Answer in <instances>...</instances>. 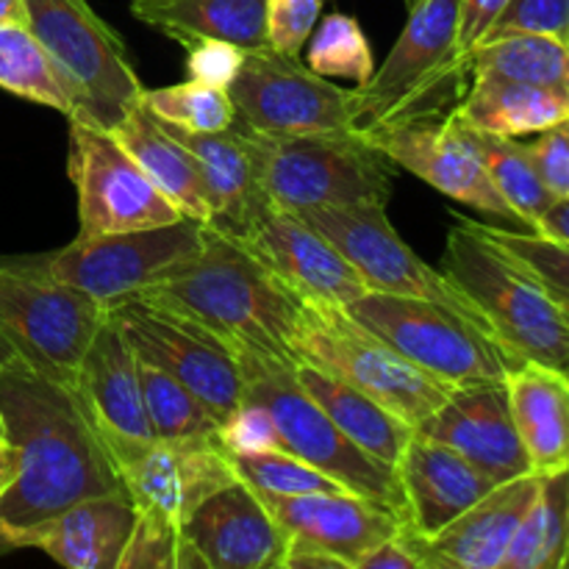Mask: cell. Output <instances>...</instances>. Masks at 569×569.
<instances>
[{
	"mask_svg": "<svg viewBox=\"0 0 569 569\" xmlns=\"http://www.w3.org/2000/svg\"><path fill=\"white\" fill-rule=\"evenodd\" d=\"M128 300L170 311L231 350H259L298 365L292 339L300 298L242 244L209 226L192 259Z\"/></svg>",
	"mask_w": 569,
	"mask_h": 569,
	"instance_id": "obj_2",
	"label": "cell"
},
{
	"mask_svg": "<svg viewBox=\"0 0 569 569\" xmlns=\"http://www.w3.org/2000/svg\"><path fill=\"white\" fill-rule=\"evenodd\" d=\"M164 126L198 159L211 206L209 228L228 239L242 237L267 203L248 137L237 126L226 131H183L170 122Z\"/></svg>",
	"mask_w": 569,
	"mask_h": 569,
	"instance_id": "obj_25",
	"label": "cell"
},
{
	"mask_svg": "<svg viewBox=\"0 0 569 569\" xmlns=\"http://www.w3.org/2000/svg\"><path fill=\"white\" fill-rule=\"evenodd\" d=\"M306 67L317 76L350 78L356 87H365L376 72V56L356 17L328 14L311 31Z\"/></svg>",
	"mask_w": 569,
	"mask_h": 569,
	"instance_id": "obj_38",
	"label": "cell"
},
{
	"mask_svg": "<svg viewBox=\"0 0 569 569\" xmlns=\"http://www.w3.org/2000/svg\"><path fill=\"white\" fill-rule=\"evenodd\" d=\"M203 239V222L183 217L142 231L76 237L67 248L42 256V264L53 278L114 309L192 259Z\"/></svg>",
	"mask_w": 569,
	"mask_h": 569,
	"instance_id": "obj_14",
	"label": "cell"
},
{
	"mask_svg": "<svg viewBox=\"0 0 569 569\" xmlns=\"http://www.w3.org/2000/svg\"><path fill=\"white\" fill-rule=\"evenodd\" d=\"M17 476V448L11 442H0V495L9 489Z\"/></svg>",
	"mask_w": 569,
	"mask_h": 569,
	"instance_id": "obj_51",
	"label": "cell"
},
{
	"mask_svg": "<svg viewBox=\"0 0 569 569\" xmlns=\"http://www.w3.org/2000/svg\"><path fill=\"white\" fill-rule=\"evenodd\" d=\"M217 439L226 453H261V450H283L281 433L270 411L256 400L244 398L226 420L217 426Z\"/></svg>",
	"mask_w": 569,
	"mask_h": 569,
	"instance_id": "obj_41",
	"label": "cell"
},
{
	"mask_svg": "<svg viewBox=\"0 0 569 569\" xmlns=\"http://www.w3.org/2000/svg\"><path fill=\"white\" fill-rule=\"evenodd\" d=\"M470 131L472 142H476L483 167H487L500 198L515 211L517 222L526 231H533L542 211L553 203V192L545 187L542 176L537 172V164H533L531 153H528V144L517 142L511 137H495V133L476 131V128H470Z\"/></svg>",
	"mask_w": 569,
	"mask_h": 569,
	"instance_id": "obj_36",
	"label": "cell"
},
{
	"mask_svg": "<svg viewBox=\"0 0 569 569\" xmlns=\"http://www.w3.org/2000/svg\"><path fill=\"white\" fill-rule=\"evenodd\" d=\"M187 50V76L192 81L228 89L244 61V48L226 39H194L183 44Z\"/></svg>",
	"mask_w": 569,
	"mask_h": 569,
	"instance_id": "obj_45",
	"label": "cell"
},
{
	"mask_svg": "<svg viewBox=\"0 0 569 569\" xmlns=\"http://www.w3.org/2000/svg\"><path fill=\"white\" fill-rule=\"evenodd\" d=\"M0 89L56 109L67 120L92 122L83 89L61 70L28 26H0Z\"/></svg>",
	"mask_w": 569,
	"mask_h": 569,
	"instance_id": "obj_32",
	"label": "cell"
},
{
	"mask_svg": "<svg viewBox=\"0 0 569 569\" xmlns=\"http://www.w3.org/2000/svg\"><path fill=\"white\" fill-rule=\"evenodd\" d=\"M281 569H350L345 559L303 537H289Z\"/></svg>",
	"mask_w": 569,
	"mask_h": 569,
	"instance_id": "obj_49",
	"label": "cell"
},
{
	"mask_svg": "<svg viewBox=\"0 0 569 569\" xmlns=\"http://www.w3.org/2000/svg\"><path fill=\"white\" fill-rule=\"evenodd\" d=\"M109 131L137 159V164L153 178L156 187L181 209L183 217L209 226L211 206L206 198L198 159L172 137L164 122L156 120L142 103H137Z\"/></svg>",
	"mask_w": 569,
	"mask_h": 569,
	"instance_id": "obj_28",
	"label": "cell"
},
{
	"mask_svg": "<svg viewBox=\"0 0 569 569\" xmlns=\"http://www.w3.org/2000/svg\"><path fill=\"white\" fill-rule=\"evenodd\" d=\"M239 131L253 148L261 192L281 209L298 214L320 206L387 209L392 200L398 167L359 131Z\"/></svg>",
	"mask_w": 569,
	"mask_h": 569,
	"instance_id": "obj_4",
	"label": "cell"
},
{
	"mask_svg": "<svg viewBox=\"0 0 569 569\" xmlns=\"http://www.w3.org/2000/svg\"><path fill=\"white\" fill-rule=\"evenodd\" d=\"M359 133L376 144L398 170L422 178L445 198L520 226L515 211L495 189L481 153L472 142V131L456 117V111L406 117Z\"/></svg>",
	"mask_w": 569,
	"mask_h": 569,
	"instance_id": "obj_15",
	"label": "cell"
},
{
	"mask_svg": "<svg viewBox=\"0 0 569 569\" xmlns=\"http://www.w3.org/2000/svg\"><path fill=\"white\" fill-rule=\"evenodd\" d=\"M531 233L569 244V198H553V203L542 211Z\"/></svg>",
	"mask_w": 569,
	"mask_h": 569,
	"instance_id": "obj_50",
	"label": "cell"
},
{
	"mask_svg": "<svg viewBox=\"0 0 569 569\" xmlns=\"http://www.w3.org/2000/svg\"><path fill=\"white\" fill-rule=\"evenodd\" d=\"M481 237H487L495 248L526 267L545 289L556 298V303L569 315V244L553 242L531 231H509V228L483 226V222L465 217Z\"/></svg>",
	"mask_w": 569,
	"mask_h": 569,
	"instance_id": "obj_39",
	"label": "cell"
},
{
	"mask_svg": "<svg viewBox=\"0 0 569 569\" xmlns=\"http://www.w3.org/2000/svg\"><path fill=\"white\" fill-rule=\"evenodd\" d=\"M472 78H498L569 94V42L550 33H503L478 42L467 53Z\"/></svg>",
	"mask_w": 569,
	"mask_h": 569,
	"instance_id": "obj_33",
	"label": "cell"
},
{
	"mask_svg": "<svg viewBox=\"0 0 569 569\" xmlns=\"http://www.w3.org/2000/svg\"><path fill=\"white\" fill-rule=\"evenodd\" d=\"M131 14L181 48L194 39L267 44V0H131Z\"/></svg>",
	"mask_w": 569,
	"mask_h": 569,
	"instance_id": "obj_29",
	"label": "cell"
},
{
	"mask_svg": "<svg viewBox=\"0 0 569 569\" xmlns=\"http://www.w3.org/2000/svg\"><path fill=\"white\" fill-rule=\"evenodd\" d=\"M442 272L478 306L500 348L522 365H569V315L511 256L456 217L442 250Z\"/></svg>",
	"mask_w": 569,
	"mask_h": 569,
	"instance_id": "obj_3",
	"label": "cell"
},
{
	"mask_svg": "<svg viewBox=\"0 0 569 569\" xmlns=\"http://www.w3.org/2000/svg\"><path fill=\"white\" fill-rule=\"evenodd\" d=\"M259 498L289 537H303L331 550L350 569H356L367 550L406 528L389 509L345 489L306 495L259 492Z\"/></svg>",
	"mask_w": 569,
	"mask_h": 569,
	"instance_id": "obj_24",
	"label": "cell"
},
{
	"mask_svg": "<svg viewBox=\"0 0 569 569\" xmlns=\"http://www.w3.org/2000/svg\"><path fill=\"white\" fill-rule=\"evenodd\" d=\"M233 242L242 244L298 298L348 306L367 292V283L353 264L315 226L298 211L281 209L270 200Z\"/></svg>",
	"mask_w": 569,
	"mask_h": 569,
	"instance_id": "obj_19",
	"label": "cell"
},
{
	"mask_svg": "<svg viewBox=\"0 0 569 569\" xmlns=\"http://www.w3.org/2000/svg\"><path fill=\"white\" fill-rule=\"evenodd\" d=\"M467 81L470 70L459 53V0H417L383 64L359 87L365 109L356 131L453 111Z\"/></svg>",
	"mask_w": 569,
	"mask_h": 569,
	"instance_id": "obj_7",
	"label": "cell"
},
{
	"mask_svg": "<svg viewBox=\"0 0 569 569\" xmlns=\"http://www.w3.org/2000/svg\"><path fill=\"white\" fill-rule=\"evenodd\" d=\"M139 103L156 120L170 122V126L183 128V131H226L237 120L228 89L192 81V78L172 83V87L142 89Z\"/></svg>",
	"mask_w": 569,
	"mask_h": 569,
	"instance_id": "obj_37",
	"label": "cell"
},
{
	"mask_svg": "<svg viewBox=\"0 0 569 569\" xmlns=\"http://www.w3.org/2000/svg\"><path fill=\"white\" fill-rule=\"evenodd\" d=\"M528 153L553 198H569V117L539 131V137L528 142Z\"/></svg>",
	"mask_w": 569,
	"mask_h": 569,
	"instance_id": "obj_46",
	"label": "cell"
},
{
	"mask_svg": "<svg viewBox=\"0 0 569 569\" xmlns=\"http://www.w3.org/2000/svg\"><path fill=\"white\" fill-rule=\"evenodd\" d=\"M14 359H22V356L17 353V350L11 348L9 339H6L3 333H0V367H6V365H9V361H14Z\"/></svg>",
	"mask_w": 569,
	"mask_h": 569,
	"instance_id": "obj_53",
	"label": "cell"
},
{
	"mask_svg": "<svg viewBox=\"0 0 569 569\" xmlns=\"http://www.w3.org/2000/svg\"><path fill=\"white\" fill-rule=\"evenodd\" d=\"M233 353L244 378V398L270 411L281 433L283 450L331 476L348 492L389 509L409 528V506L395 467L367 453L339 431L337 422L300 387L292 361L259 350H233Z\"/></svg>",
	"mask_w": 569,
	"mask_h": 569,
	"instance_id": "obj_5",
	"label": "cell"
},
{
	"mask_svg": "<svg viewBox=\"0 0 569 569\" xmlns=\"http://www.w3.org/2000/svg\"><path fill=\"white\" fill-rule=\"evenodd\" d=\"M239 481L264 495H306V492H342V483L333 481L309 461L298 459L289 450H261V453L231 456ZM348 492V489H345Z\"/></svg>",
	"mask_w": 569,
	"mask_h": 569,
	"instance_id": "obj_40",
	"label": "cell"
},
{
	"mask_svg": "<svg viewBox=\"0 0 569 569\" xmlns=\"http://www.w3.org/2000/svg\"><path fill=\"white\" fill-rule=\"evenodd\" d=\"M70 392L109 459L156 442L144 415L137 350L111 315L89 345Z\"/></svg>",
	"mask_w": 569,
	"mask_h": 569,
	"instance_id": "obj_20",
	"label": "cell"
},
{
	"mask_svg": "<svg viewBox=\"0 0 569 569\" xmlns=\"http://www.w3.org/2000/svg\"><path fill=\"white\" fill-rule=\"evenodd\" d=\"M569 550V470L539 476L503 569H561Z\"/></svg>",
	"mask_w": 569,
	"mask_h": 569,
	"instance_id": "obj_34",
	"label": "cell"
},
{
	"mask_svg": "<svg viewBox=\"0 0 569 569\" xmlns=\"http://www.w3.org/2000/svg\"><path fill=\"white\" fill-rule=\"evenodd\" d=\"M133 506L126 495H100L72 503L22 537L20 548H37L70 569H117L133 531Z\"/></svg>",
	"mask_w": 569,
	"mask_h": 569,
	"instance_id": "obj_26",
	"label": "cell"
},
{
	"mask_svg": "<svg viewBox=\"0 0 569 569\" xmlns=\"http://www.w3.org/2000/svg\"><path fill=\"white\" fill-rule=\"evenodd\" d=\"M26 0H0V26H26Z\"/></svg>",
	"mask_w": 569,
	"mask_h": 569,
	"instance_id": "obj_52",
	"label": "cell"
},
{
	"mask_svg": "<svg viewBox=\"0 0 569 569\" xmlns=\"http://www.w3.org/2000/svg\"><path fill=\"white\" fill-rule=\"evenodd\" d=\"M0 411L17 448V476L0 495V553L72 503L126 495L76 395L26 359L0 367Z\"/></svg>",
	"mask_w": 569,
	"mask_h": 569,
	"instance_id": "obj_1",
	"label": "cell"
},
{
	"mask_svg": "<svg viewBox=\"0 0 569 569\" xmlns=\"http://www.w3.org/2000/svg\"><path fill=\"white\" fill-rule=\"evenodd\" d=\"M137 359L144 415H148L156 442L189 445L217 439V420L211 417V411L170 372L142 359L139 353Z\"/></svg>",
	"mask_w": 569,
	"mask_h": 569,
	"instance_id": "obj_35",
	"label": "cell"
},
{
	"mask_svg": "<svg viewBox=\"0 0 569 569\" xmlns=\"http://www.w3.org/2000/svg\"><path fill=\"white\" fill-rule=\"evenodd\" d=\"M520 31L550 33L569 42V0H511L483 39Z\"/></svg>",
	"mask_w": 569,
	"mask_h": 569,
	"instance_id": "obj_43",
	"label": "cell"
},
{
	"mask_svg": "<svg viewBox=\"0 0 569 569\" xmlns=\"http://www.w3.org/2000/svg\"><path fill=\"white\" fill-rule=\"evenodd\" d=\"M228 94L237 111L233 126L261 133L356 131L365 109L359 87H339L309 70L300 56L270 44L244 50Z\"/></svg>",
	"mask_w": 569,
	"mask_h": 569,
	"instance_id": "obj_10",
	"label": "cell"
},
{
	"mask_svg": "<svg viewBox=\"0 0 569 569\" xmlns=\"http://www.w3.org/2000/svg\"><path fill=\"white\" fill-rule=\"evenodd\" d=\"M109 315L133 350L178 378L211 411L217 426L244 400L237 353L214 333L139 300H122Z\"/></svg>",
	"mask_w": 569,
	"mask_h": 569,
	"instance_id": "obj_16",
	"label": "cell"
},
{
	"mask_svg": "<svg viewBox=\"0 0 569 569\" xmlns=\"http://www.w3.org/2000/svg\"><path fill=\"white\" fill-rule=\"evenodd\" d=\"M403 3H406V9H411V6H415L417 0H403Z\"/></svg>",
	"mask_w": 569,
	"mask_h": 569,
	"instance_id": "obj_55",
	"label": "cell"
},
{
	"mask_svg": "<svg viewBox=\"0 0 569 569\" xmlns=\"http://www.w3.org/2000/svg\"><path fill=\"white\" fill-rule=\"evenodd\" d=\"M292 350L298 365L317 367L370 395L383 409L403 417L415 428L456 389L420 370L376 331L348 315L345 306L300 298Z\"/></svg>",
	"mask_w": 569,
	"mask_h": 569,
	"instance_id": "obj_6",
	"label": "cell"
},
{
	"mask_svg": "<svg viewBox=\"0 0 569 569\" xmlns=\"http://www.w3.org/2000/svg\"><path fill=\"white\" fill-rule=\"evenodd\" d=\"M295 376H298L300 387L315 398V403L337 422L345 437L353 439L359 448H365L376 459L387 461L392 467L398 465L406 442L415 433L411 422L383 409L370 395L348 387L345 381L317 370V367L295 365Z\"/></svg>",
	"mask_w": 569,
	"mask_h": 569,
	"instance_id": "obj_31",
	"label": "cell"
},
{
	"mask_svg": "<svg viewBox=\"0 0 569 569\" xmlns=\"http://www.w3.org/2000/svg\"><path fill=\"white\" fill-rule=\"evenodd\" d=\"M400 489L409 506V531L433 537L498 483L448 445L415 431L400 453Z\"/></svg>",
	"mask_w": 569,
	"mask_h": 569,
	"instance_id": "obj_23",
	"label": "cell"
},
{
	"mask_svg": "<svg viewBox=\"0 0 569 569\" xmlns=\"http://www.w3.org/2000/svg\"><path fill=\"white\" fill-rule=\"evenodd\" d=\"M111 465L133 515L170 531H181L187 517L211 492L237 481L220 439L189 445L148 442L114 456Z\"/></svg>",
	"mask_w": 569,
	"mask_h": 569,
	"instance_id": "obj_17",
	"label": "cell"
},
{
	"mask_svg": "<svg viewBox=\"0 0 569 569\" xmlns=\"http://www.w3.org/2000/svg\"><path fill=\"white\" fill-rule=\"evenodd\" d=\"M453 111L465 126L476 131L517 139L567 120L569 94L533 83L472 78Z\"/></svg>",
	"mask_w": 569,
	"mask_h": 569,
	"instance_id": "obj_30",
	"label": "cell"
},
{
	"mask_svg": "<svg viewBox=\"0 0 569 569\" xmlns=\"http://www.w3.org/2000/svg\"><path fill=\"white\" fill-rule=\"evenodd\" d=\"M415 431L453 448L495 483L531 472L503 381L456 387L450 398Z\"/></svg>",
	"mask_w": 569,
	"mask_h": 569,
	"instance_id": "obj_21",
	"label": "cell"
},
{
	"mask_svg": "<svg viewBox=\"0 0 569 569\" xmlns=\"http://www.w3.org/2000/svg\"><path fill=\"white\" fill-rule=\"evenodd\" d=\"M26 26L83 89L92 122L114 128L142 98L120 33L87 0H26Z\"/></svg>",
	"mask_w": 569,
	"mask_h": 569,
	"instance_id": "obj_11",
	"label": "cell"
},
{
	"mask_svg": "<svg viewBox=\"0 0 569 569\" xmlns=\"http://www.w3.org/2000/svg\"><path fill=\"white\" fill-rule=\"evenodd\" d=\"M67 176L78 194V237L142 231L183 220L181 209L156 187L114 133L70 120Z\"/></svg>",
	"mask_w": 569,
	"mask_h": 569,
	"instance_id": "obj_13",
	"label": "cell"
},
{
	"mask_svg": "<svg viewBox=\"0 0 569 569\" xmlns=\"http://www.w3.org/2000/svg\"><path fill=\"white\" fill-rule=\"evenodd\" d=\"M300 217L309 226H315L353 264L367 289L431 300V303L456 311L495 339L492 328L487 326L478 306L445 276L442 267L437 270V267L426 264L398 237V231L389 222L387 209H378V206H320V209L300 211Z\"/></svg>",
	"mask_w": 569,
	"mask_h": 569,
	"instance_id": "obj_12",
	"label": "cell"
},
{
	"mask_svg": "<svg viewBox=\"0 0 569 569\" xmlns=\"http://www.w3.org/2000/svg\"><path fill=\"white\" fill-rule=\"evenodd\" d=\"M356 569H426V565L409 528H400L398 533L367 550Z\"/></svg>",
	"mask_w": 569,
	"mask_h": 569,
	"instance_id": "obj_48",
	"label": "cell"
},
{
	"mask_svg": "<svg viewBox=\"0 0 569 569\" xmlns=\"http://www.w3.org/2000/svg\"><path fill=\"white\" fill-rule=\"evenodd\" d=\"M511 0H459V53L465 56L492 31Z\"/></svg>",
	"mask_w": 569,
	"mask_h": 569,
	"instance_id": "obj_47",
	"label": "cell"
},
{
	"mask_svg": "<svg viewBox=\"0 0 569 569\" xmlns=\"http://www.w3.org/2000/svg\"><path fill=\"white\" fill-rule=\"evenodd\" d=\"M539 489L537 472L498 483L433 537H415L426 569H503L517 528Z\"/></svg>",
	"mask_w": 569,
	"mask_h": 569,
	"instance_id": "obj_22",
	"label": "cell"
},
{
	"mask_svg": "<svg viewBox=\"0 0 569 569\" xmlns=\"http://www.w3.org/2000/svg\"><path fill=\"white\" fill-rule=\"evenodd\" d=\"M511 417L531 472L569 470V376L542 361H522L503 378Z\"/></svg>",
	"mask_w": 569,
	"mask_h": 569,
	"instance_id": "obj_27",
	"label": "cell"
},
{
	"mask_svg": "<svg viewBox=\"0 0 569 569\" xmlns=\"http://www.w3.org/2000/svg\"><path fill=\"white\" fill-rule=\"evenodd\" d=\"M322 14V0H267V44L300 56Z\"/></svg>",
	"mask_w": 569,
	"mask_h": 569,
	"instance_id": "obj_42",
	"label": "cell"
},
{
	"mask_svg": "<svg viewBox=\"0 0 569 569\" xmlns=\"http://www.w3.org/2000/svg\"><path fill=\"white\" fill-rule=\"evenodd\" d=\"M181 542V531H170L133 517V531L117 569H178Z\"/></svg>",
	"mask_w": 569,
	"mask_h": 569,
	"instance_id": "obj_44",
	"label": "cell"
},
{
	"mask_svg": "<svg viewBox=\"0 0 569 569\" xmlns=\"http://www.w3.org/2000/svg\"><path fill=\"white\" fill-rule=\"evenodd\" d=\"M345 309L420 370L450 387L503 381L506 372L517 367L487 331L431 300L367 289Z\"/></svg>",
	"mask_w": 569,
	"mask_h": 569,
	"instance_id": "obj_9",
	"label": "cell"
},
{
	"mask_svg": "<svg viewBox=\"0 0 569 569\" xmlns=\"http://www.w3.org/2000/svg\"><path fill=\"white\" fill-rule=\"evenodd\" d=\"M109 306L50 276L42 256H0V333L50 381L70 389Z\"/></svg>",
	"mask_w": 569,
	"mask_h": 569,
	"instance_id": "obj_8",
	"label": "cell"
},
{
	"mask_svg": "<svg viewBox=\"0 0 569 569\" xmlns=\"http://www.w3.org/2000/svg\"><path fill=\"white\" fill-rule=\"evenodd\" d=\"M561 569H569V550H567V559H565V567H561Z\"/></svg>",
	"mask_w": 569,
	"mask_h": 569,
	"instance_id": "obj_56",
	"label": "cell"
},
{
	"mask_svg": "<svg viewBox=\"0 0 569 569\" xmlns=\"http://www.w3.org/2000/svg\"><path fill=\"white\" fill-rule=\"evenodd\" d=\"M178 569H281L289 533L244 481L211 492L181 528Z\"/></svg>",
	"mask_w": 569,
	"mask_h": 569,
	"instance_id": "obj_18",
	"label": "cell"
},
{
	"mask_svg": "<svg viewBox=\"0 0 569 569\" xmlns=\"http://www.w3.org/2000/svg\"><path fill=\"white\" fill-rule=\"evenodd\" d=\"M565 370H567V376H569V365H567V367H565Z\"/></svg>",
	"mask_w": 569,
	"mask_h": 569,
	"instance_id": "obj_57",
	"label": "cell"
},
{
	"mask_svg": "<svg viewBox=\"0 0 569 569\" xmlns=\"http://www.w3.org/2000/svg\"><path fill=\"white\" fill-rule=\"evenodd\" d=\"M0 442H9V428H6L3 411H0Z\"/></svg>",
	"mask_w": 569,
	"mask_h": 569,
	"instance_id": "obj_54",
	"label": "cell"
}]
</instances>
